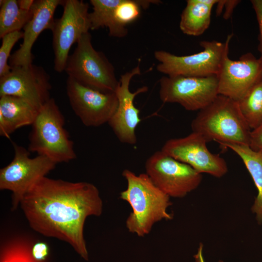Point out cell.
<instances>
[{
    "label": "cell",
    "mask_w": 262,
    "mask_h": 262,
    "mask_svg": "<svg viewBox=\"0 0 262 262\" xmlns=\"http://www.w3.org/2000/svg\"><path fill=\"white\" fill-rule=\"evenodd\" d=\"M19 205L33 230L66 242L88 260L84 223L88 217L99 216L103 211V201L95 185L44 177L25 194Z\"/></svg>",
    "instance_id": "1"
},
{
    "label": "cell",
    "mask_w": 262,
    "mask_h": 262,
    "mask_svg": "<svg viewBox=\"0 0 262 262\" xmlns=\"http://www.w3.org/2000/svg\"><path fill=\"white\" fill-rule=\"evenodd\" d=\"M127 182L119 197L127 202L132 211L126 220L128 231L139 237L151 231L156 223L173 218L167 211L170 197L160 190L145 173L136 175L129 169L122 172Z\"/></svg>",
    "instance_id": "2"
},
{
    "label": "cell",
    "mask_w": 262,
    "mask_h": 262,
    "mask_svg": "<svg viewBox=\"0 0 262 262\" xmlns=\"http://www.w3.org/2000/svg\"><path fill=\"white\" fill-rule=\"evenodd\" d=\"M192 132L201 135L207 143H233L249 146L251 130L243 117L238 102L218 95L200 110L191 122Z\"/></svg>",
    "instance_id": "3"
},
{
    "label": "cell",
    "mask_w": 262,
    "mask_h": 262,
    "mask_svg": "<svg viewBox=\"0 0 262 262\" xmlns=\"http://www.w3.org/2000/svg\"><path fill=\"white\" fill-rule=\"evenodd\" d=\"M65 123L55 100L50 98L41 107L32 125L28 150L46 156L57 164L76 158Z\"/></svg>",
    "instance_id": "4"
},
{
    "label": "cell",
    "mask_w": 262,
    "mask_h": 262,
    "mask_svg": "<svg viewBox=\"0 0 262 262\" xmlns=\"http://www.w3.org/2000/svg\"><path fill=\"white\" fill-rule=\"evenodd\" d=\"M77 43L65 69L68 77L102 92H115L119 81L114 67L102 52L94 48L90 33L84 34Z\"/></svg>",
    "instance_id": "5"
},
{
    "label": "cell",
    "mask_w": 262,
    "mask_h": 262,
    "mask_svg": "<svg viewBox=\"0 0 262 262\" xmlns=\"http://www.w3.org/2000/svg\"><path fill=\"white\" fill-rule=\"evenodd\" d=\"M232 34L225 43L215 40L200 42L203 50L185 56H177L164 50L154 52L159 62L157 70L167 76L204 77L217 75L225 56L229 54V43Z\"/></svg>",
    "instance_id": "6"
},
{
    "label": "cell",
    "mask_w": 262,
    "mask_h": 262,
    "mask_svg": "<svg viewBox=\"0 0 262 262\" xmlns=\"http://www.w3.org/2000/svg\"><path fill=\"white\" fill-rule=\"evenodd\" d=\"M13 147V159L0 170V189L12 192V209L15 210L28 190L57 164L43 155L31 158L28 149L15 143Z\"/></svg>",
    "instance_id": "7"
},
{
    "label": "cell",
    "mask_w": 262,
    "mask_h": 262,
    "mask_svg": "<svg viewBox=\"0 0 262 262\" xmlns=\"http://www.w3.org/2000/svg\"><path fill=\"white\" fill-rule=\"evenodd\" d=\"M145 167L153 182L170 197L185 196L202 180L201 174L161 150L147 159Z\"/></svg>",
    "instance_id": "8"
},
{
    "label": "cell",
    "mask_w": 262,
    "mask_h": 262,
    "mask_svg": "<svg viewBox=\"0 0 262 262\" xmlns=\"http://www.w3.org/2000/svg\"><path fill=\"white\" fill-rule=\"evenodd\" d=\"M159 84V96L162 102L178 103L190 111L204 109L219 95L217 75L163 76Z\"/></svg>",
    "instance_id": "9"
},
{
    "label": "cell",
    "mask_w": 262,
    "mask_h": 262,
    "mask_svg": "<svg viewBox=\"0 0 262 262\" xmlns=\"http://www.w3.org/2000/svg\"><path fill=\"white\" fill-rule=\"evenodd\" d=\"M62 16L54 20L52 47L55 70L65 71L71 46L90 29L89 4L83 0H66L62 4Z\"/></svg>",
    "instance_id": "10"
},
{
    "label": "cell",
    "mask_w": 262,
    "mask_h": 262,
    "mask_svg": "<svg viewBox=\"0 0 262 262\" xmlns=\"http://www.w3.org/2000/svg\"><path fill=\"white\" fill-rule=\"evenodd\" d=\"M66 93L74 112L87 127L108 123L118 106L114 93H104L85 86L68 77Z\"/></svg>",
    "instance_id": "11"
},
{
    "label": "cell",
    "mask_w": 262,
    "mask_h": 262,
    "mask_svg": "<svg viewBox=\"0 0 262 262\" xmlns=\"http://www.w3.org/2000/svg\"><path fill=\"white\" fill-rule=\"evenodd\" d=\"M207 143L201 135L192 132L184 137L168 140L161 150L200 174L222 177L228 172L227 163L219 154L210 152Z\"/></svg>",
    "instance_id": "12"
},
{
    "label": "cell",
    "mask_w": 262,
    "mask_h": 262,
    "mask_svg": "<svg viewBox=\"0 0 262 262\" xmlns=\"http://www.w3.org/2000/svg\"><path fill=\"white\" fill-rule=\"evenodd\" d=\"M50 78L45 69L31 64L12 67L0 78V97L12 96L26 99L39 108L50 98Z\"/></svg>",
    "instance_id": "13"
},
{
    "label": "cell",
    "mask_w": 262,
    "mask_h": 262,
    "mask_svg": "<svg viewBox=\"0 0 262 262\" xmlns=\"http://www.w3.org/2000/svg\"><path fill=\"white\" fill-rule=\"evenodd\" d=\"M218 94L238 101L262 79V61L247 53L238 60L227 54L217 74Z\"/></svg>",
    "instance_id": "14"
},
{
    "label": "cell",
    "mask_w": 262,
    "mask_h": 262,
    "mask_svg": "<svg viewBox=\"0 0 262 262\" xmlns=\"http://www.w3.org/2000/svg\"><path fill=\"white\" fill-rule=\"evenodd\" d=\"M140 74L141 70L138 65L121 75L115 91L118 106L108 123L120 142L130 145H134L137 142L135 130L141 121L140 110L134 104V98L138 95L145 93L148 90V87L145 86L138 88L134 92L130 91L129 87L131 79Z\"/></svg>",
    "instance_id": "15"
},
{
    "label": "cell",
    "mask_w": 262,
    "mask_h": 262,
    "mask_svg": "<svg viewBox=\"0 0 262 262\" xmlns=\"http://www.w3.org/2000/svg\"><path fill=\"white\" fill-rule=\"evenodd\" d=\"M63 2L61 0H34L31 9L32 16L23 28V42L9 58L11 66H27L33 64L32 47L43 31L51 30L55 10L59 5H62Z\"/></svg>",
    "instance_id": "16"
},
{
    "label": "cell",
    "mask_w": 262,
    "mask_h": 262,
    "mask_svg": "<svg viewBox=\"0 0 262 262\" xmlns=\"http://www.w3.org/2000/svg\"><path fill=\"white\" fill-rule=\"evenodd\" d=\"M0 97L1 136L9 137L16 130L33 124L40 108L21 98L12 96Z\"/></svg>",
    "instance_id": "17"
},
{
    "label": "cell",
    "mask_w": 262,
    "mask_h": 262,
    "mask_svg": "<svg viewBox=\"0 0 262 262\" xmlns=\"http://www.w3.org/2000/svg\"><path fill=\"white\" fill-rule=\"evenodd\" d=\"M218 0H187L180 16V28L183 33L198 36L209 28L213 7Z\"/></svg>",
    "instance_id": "18"
},
{
    "label": "cell",
    "mask_w": 262,
    "mask_h": 262,
    "mask_svg": "<svg viewBox=\"0 0 262 262\" xmlns=\"http://www.w3.org/2000/svg\"><path fill=\"white\" fill-rule=\"evenodd\" d=\"M221 146L229 148L242 160L258 190L251 210L259 224H262V153L252 149L249 145L223 143Z\"/></svg>",
    "instance_id": "19"
},
{
    "label": "cell",
    "mask_w": 262,
    "mask_h": 262,
    "mask_svg": "<svg viewBox=\"0 0 262 262\" xmlns=\"http://www.w3.org/2000/svg\"><path fill=\"white\" fill-rule=\"evenodd\" d=\"M120 0H91L93 11L89 13L90 30H95L107 27L109 35L115 37H123L128 33L126 27L119 26L115 22L114 13Z\"/></svg>",
    "instance_id": "20"
},
{
    "label": "cell",
    "mask_w": 262,
    "mask_h": 262,
    "mask_svg": "<svg viewBox=\"0 0 262 262\" xmlns=\"http://www.w3.org/2000/svg\"><path fill=\"white\" fill-rule=\"evenodd\" d=\"M0 38L10 33L21 31L33 15L32 10L19 8L17 0L0 1ZM32 9V8H31Z\"/></svg>",
    "instance_id": "21"
},
{
    "label": "cell",
    "mask_w": 262,
    "mask_h": 262,
    "mask_svg": "<svg viewBox=\"0 0 262 262\" xmlns=\"http://www.w3.org/2000/svg\"><path fill=\"white\" fill-rule=\"evenodd\" d=\"M240 110L251 130L262 124V79L241 100Z\"/></svg>",
    "instance_id": "22"
},
{
    "label": "cell",
    "mask_w": 262,
    "mask_h": 262,
    "mask_svg": "<svg viewBox=\"0 0 262 262\" xmlns=\"http://www.w3.org/2000/svg\"><path fill=\"white\" fill-rule=\"evenodd\" d=\"M161 2L153 0H120L114 11L115 20L119 26L126 27L127 24L139 17L141 7L146 9L151 3L158 4Z\"/></svg>",
    "instance_id": "23"
},
{
    "label": "cell",
    "mask_w": 262,
    "mask_h": 262,
    "mask_svg": "<svg viewBox=\"0 0 262 262\" xmlns=\"http://www.w3.org/2000/svg\"><path fill=\"white\" fill-rule=\"evenodd\" d=\"M32 246L25 240H12L2 248L0 262H37L33 257Z\"/></svg>",
    "instance_id": "24"
},
{
    "label": "cell",
    "mask_w": 262,
    "mask_h": 262,
    "mask_svg": "<svg viewBox=\"0 0 262 262\" xmlns=\"http://www.w3.org/2000/svg\"><path fill=\"white\" fill-rule=\"evenodd\" d=\"M23 31H15L4 35L2 38L0 48V78L8 74L12 66L8 65V60L11 55V50L15 44L21 38H23Z\"/></svg>",
    "instance_id": "25"
},
{
    "label": "cell",
    "mask_w": 262,
    "mask_h": 262,
    "mask_svg": "<svg viewBox=\"0 0 262 262\" xmlns=\"http://www.w3.org/2000/svg\"><path fill=\"white\" fill-rule=\"evenodd\" d=\"M31 253L33 258L37 262L44 261L49 253V246L44 242H37L32 246Z\"/></svg>",
    "instance_id": "26"
},
{
    "label": "cell",
    "mask_w": 262,
    "mask_h": 262,
    "mask_svg": "<svg viewBox=\"0 0 262 262\" xmlns=\"http://www.w3.org/2000/svg\"><path fill=\"white\" fill-rule=\"evenodd\" d=\"M255 11L260 31L259 51L261 52V59L262 61V0H252L250 1Z\"/></svg>",
    "instance_id": "27"
},
{
    "label": "cell",
    "mask_w": 262,
    "mask_h": 262,
    "mask_svg": "<svg viewBox=\"0 0 262 262\" xmlns=\"http://www.w3.org/2000/svg\"><path fill=\"white\" fill-rule=\"evenodd\" d=\"M249 146L252 149L262 153V124L251 131Z\"/></svg>",
    "instance_id": "28"
},
{
    "label": "cell",
    "mask_w": 262,
    "mask_h": 262,
    "mask_svg": "<svg viewBox=\"0 0 262 262\" xmlns=\"http://www.w3.org/2000/svg\"><path fill=\"white\" fill-rule=\"evenodd\" d=\"M240 0H225L224 7L225 11L223 16L225 19H228L231 16L233 9L240 2Z\"/></svg>",
    "instance_id": "29"
},
{
    "label": "cell",
    "mask_w": 262,
    "mask_h": 262,
    "mask_svg": "<svg viewBox=\"0 0 262 262\" xmlns=\"http://www.w3.org/2000/svg\"><path fill=\"white\" fill-rule=\"evenodd\" d=\"M34 0H17L20 8L26 11L31 10Z\"/></svg>",
    "instance_id": "30"
},
{
    "label": "cell",
    "mask_w": 262,
    "mask_h": 262,
    "mask_svg": "<svg viewBox=\"0 0 262 262\" xmlns=\"http://www.w3.org/2000/svg\"><path fill=\"white\" fill-rule=\"evenodd\" d=\"M195 262H205L203 256V245H199L197 252L194 255Z\"/></svg>",
    "instance_id": "31"
}]
</instances>
